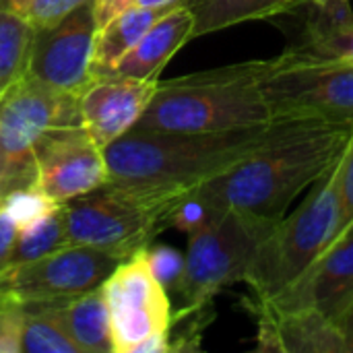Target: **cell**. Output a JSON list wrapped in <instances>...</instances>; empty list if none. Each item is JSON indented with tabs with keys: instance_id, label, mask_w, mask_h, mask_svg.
I'll return each mask as SVG.
<instances>
[{
	"instance_id": "cell-1",
	"label": "cell",
	"mask_w": 353,
	"mask_h": 353,
	"mask_svg": "<svg viewBox=\"0 0 353 353\" xmlns=\"http://www.w3.org/2000/svg\"><path fill=\"white\" fill-rule=\"evenodd\" d=\"M352 132L347 124L273 120L252 153L186 194L215 213L238 209L279 221L300 192L337 165Z\"/></svg>"
},
{
	"instance_id": "cell-2",
	"label": "cell",
	"mask_w": 353,
	"mask_h": 353,
	"mask_svg": "<svg viewBox=\"0 0 353 353\" xmlns=\"http://www.w3.org/2000/svg\"><path fill=\"white\" fill-rule=\"evenodd\" d=\"M269 126L225 132L128 130L103 147L108 184L186 194L252 153Z\"/></svg>"
},
{
	"instance_id": "cell-3",
	"label": "cell",
	"mask_w": 353,
	"mask_h": 353,
	"mask_svg": "<svg viewBox=\"0 0 353 353\" xmlns=\"http://www.w3.org/2000/svg\"><path fill=\"white\" fill-rule=\"evenodd\" d=\"M277 62L279 56L157 81L147 110L130 130L225 132L271 124L263 81Z\"/></svg>"
},
{
	"instance_id": "cell-4",
	"label": "cell",
	"mask_w": 353,
	"mask_h": 353,
	"mask_svg": "<svg viewBox=\"0 0 353 353\" xmlns=\"http://www.w3.org/2000/svg\"><path fill=\"white\" fill-rule=\"evenodd\" d=\"M341 234L343 225L335 165L312 184L302 205L294 213L283 215L261 242L242 281L250 292L244 304L269 302L283 294Z\"/></svg>"
},
{
	"instance_id": "cell-5",
	"label": "cell",
	"mask_w": 353,
	"mask_h": 353,
	"mask_svg": "<svg viewBox=\"0 0 353 353\" xmlns=\"http://www.w3.org/2000/svg\"><path fill=\"white\" fill-rule=\"evenodd\" d=\"M180 196L105 182L62 205L64 242L93 246L126 261L170 228V217Z\"/></svg>"
},
{
	"instance_id": "cell-6",
	"label": "cell",
	"mask_w": 353,
	"mask_h": 353,
	"mask_svg": "<svg viewBox=\"0 0 353 353\" xmlns=\"http://www.w3.org/2000/svg\"><path fill=\"white\" fill-rule=\"evenodd\" d=\"M277 221L246 211L225 209L188 234L184 273L176 288L180 310L209 308L213 298L244 281L261 242Z\"/></svg>"
},
{
	"instance_id": "cell-7",
	"label": "cell",
	"mask_w": 353,
	"mask_h": 353,
	"mask_svg": "<svg viewBox=\"0 0 353 353\" xmlns=\"http://www.w3.org/2000/svg\"><path fill=\"white\" fill-rule=\"evenodd\" d=\"M273 120H314L353 126V64L288 48L265 77Z\"/></svg>"
},
{
	"instance_id": "cell-8",
	"label": "cell",
	"mask_w": 353,
	"mask_h": 353,
	"mask_svg": "<svg viewBox=\"0 0 353 353\" xmlns=\"http://www.w3.org/2000/svg\"><path fill=\"white\" fill-rule=\"evenodd\" d=\"M122 263L120 256L66 244L41 259L0 271V288L23 304H62L93 292Z\"/></svg>"
},
{
	"instance_id": "cell-9",
	"label": "cell",
	"mask_w": 353,
	"mask_h": 353,
	"mask_svg": "<svg viewBox=\"0 0 353 353\" xmlns=\"http://www.w3.org/2000/svg\"><path fill=\"white\" fill-rule=\"evenodd\" d=\"M101 290L110 312L114 353H134L147 339L170 333L172 300L153 277L145 250L122 261Z\"/></svg>"
},
{
	"instance_id": "cell-10",
	"label": "cell",
	"mask_w": 353,
	"mask_h": 353,
	"mask_svg": "<svg viewBox=\"0 0 353 353\" xmlns=\"http://www.w3.org/2000/svg\"><path fill=\"white\" fill-rule=\"evenodd\" d=\"M35 186L54 203L87 194L108 182L103 149L93 143L81 124L48 130L31 149Z\"/></svg>"
},
{
	"instance_id": "cell-11",
	"label": "cell",
	"mask_w": 353,
	"mask_h": 353,
	"mask_svg": "<svg viewBox=\"0 0 353 353\" xmlns=\"http://www.w3.org/2000/svg\"><path fill=\"white\" fill-rule=\"evenodd\" d=\"M95 31L93 2L79 6L50 27L35 29L27 74L56 91L79 95L93 79L89 64Z\"/></svg>"
},
{
	"instance_id": "cell-12",
	"label": "cell",
	"mask_w": 353,
	"mask_h": 353,
	"mask_svg": "<svg viewBox=\"0 0 353 353\" xmlns=\"http://www.w3.org/2000/svg\"><path fill=\"white\" fill-rule=\"evenodd\" d=\"M64 124H81L79 95L56 91L29 74L0 95V145L10 159L31 157L39 137Z\"/></svg>"
},
{
	"instance_id": "cell-13",
	"label": "cell",
	"mask_w": 353,
	"mask_h": 353,
	"mask_svg": "<svg viewBox=\"0 0 353 353\" xmlns=\"http://www.w3.org/2000/svg\"><path fill=\"white\" fill-rule=\"evenodd\" d=\"M353 300V225L347 228L321 259L283 294L269 302L246 304L254 310H319L337 319Z\"/></svg>"
},
{
	"instance_id": "cell-14",
	"label": "cell",
	"mask_w": 353,
	"mask_h": 353,
	"mask_svg": "<svg viewBox=\"0 0 353 353\" xmlns=\"http://www.w3.org/2000/svg\"><path fill=\"white\" fill-rule=\"evenodd\" d=\"M157 81L93 77L79 93L81 126L93 143L103 149L126 134L147 110Z\"/></svg>"
},
{
	"instance_id": "cell-15",
	"label": "cell",
	"mask_w": 353,
	"mask_h": 353,
	"mask_svg": "<svg viewBox=\"0 0 353 353\" xmlns=\"http://www.w3.org/2000/svg\"><path fill=\"white\" fill-rule=\"evenodd\" d=\"M256 350L275 353H345L333 319L319 310H254Z\"/></svg>"
},
{
	"instance_id": "cell-16",
	"label": "cell",
	"mask_w": 353,
	"mask_h": 353,
	"mask_svg": "<svg viewBox=\"0 0 353 353\" xmlns=\"http://www.w3.org/2000/svg\"><path fill=\"white\" fill-rule=\"evenodd\" d=\"M192 25L194 21L190 10L180 2L120 58L108 77L157 81L161 68L172 60V56L192 39Z\"/></svg>"
},
{
	"instance_id": "cell-17",
	"label": "cell",
	"mask_w": 353,
	"mask_h": 353,
	"mask_svg": "<svg viewBox=\"0 0 353 353\" xmlns=\"http://www.w3.org/2000/svg\"><path fill=\"white\" fill-rule=\"evenodd\" d=\"M176 6H128L103 27L95 31L93 54L89 72L91 77H108L120 58L132 50V46L165 14Z\"/></svg>"
},
{
	"instance_id": "cell-18",
	"label": "cell",
	"mask_w": 353,
	"mask_h": 353,
	"mask_svg": "<svg viewBox=\"0 0 353 353\" xmlns=\"http://www.w3.org/2000/svg\"><path fill=\"white\" fill-rule=\"evenodd\" d=\"M192 14V39L248 21L273 19L304 6V0H182Z\"/></svg>"
},
{
	"instance_id": "cell-19",
	"label": "cell",
	"mask_w": 353,
	"mask_h": 353,
	"mask_svg": "<svg viewBox=\"0 0 353 353\" xmlns=\"http://www.w3.org/2000/svg\"><path fill=\"white\" fill-rule=\"evenodd\" d=\"M308 6L302 39L294 46L310 56L353 64V10L352 4L337 8Z\"/></svg>"
},
{
	"instance_id": "cell-20",
	"label": "cell",
	"mask_w": 353,
	"mask_h": 353,
	"mask_svg": "<svg viewBox=\"0 0 353 353\" xmlns=\"http://www.w3.org/2000/svg\"><path fill=\"white\" fill-rule=\"evenodd\" d=\"M54 306L81 353H114L110 312L101 288Z\"/></svg>"
},
{
	"instance_id": "cell-21",
	"label": "cell",
	"mask_w": 353,
	"mask_h": 353,
	"mask_svg": "<svg viewBox=\"0 0 353 353\" xmlns=\"http://www.w3.org/2000/svg\"><path fill=\"white\" fill-rule=\"evenodd\" d=\"M21 353H81L56 314L54 304H25Z\"/></svg>"
},
{
	"instance_id": "cell-22",
	"label": "cell",
	"mask_w": 353,
	"mask_h": 353,
	"mask_svg": "<svg viewBox=\"0 0 353 353\" xmlns=\"http://www.w3.org/2000/svg\"><path fill=\"white\" fill-rule=\"evenodd\" d=\"M33 31L19 12L0 8V95L27 74Z\"/></svg>"
},
{
	"instance_id": "cell-23",
	"label": "cell",
	"mask_w": 353,
	"mask_h": 353,
	"mask_svg": "<svg viewBox=\"0 0 353 353\" xmlns=\"http://www.w3.org/2000/svg\"><path fill=\"white\" fill-rule=\"evenodd\" d=\"M62 246H66L64 215H62V205H58L56 209L41 215L27 228L19 230V236L14 240V246H12L10 259H8V267L31 263V261L41 259Z\"/></svg>"
},
{
	"instance_id": "cell-24",
	"label": "cell",
	"mask_w": 353,
	"mask_h": 353,
	"mask_svg": "<svg viewBox=\"0 0 353 353\" xmlns=\"http://www.w3.org/2000/svg\"><path fill=\"white\" fill-rule=\"evenodd\" d=\"M0 203L6 209V213L12 217V221L17 223L19 230L27 228L29 223H33L35 219H39L41 215H46L58 207V203L50 201L35 184L10 192Z\"/></svg>"
},
{
	"instance_id": "cell-25",
	"label": "cell",
	"mask_w": 353,
	"mask_h": 353,
	"mask_svg": "<svg viewBox=\"0 0 353 353\" xmlns=\"http://www.w3.org/2000/svg\"><path fill=\"white\" fill-rule=\"evenodd\" d=\"M145 259L149 263V269L153 273V277L159 281V285L168 292L174 294L182 273H184V254L178 252L172 246H147L145 248Z\"/></svg>"
},
{
	"instance_id": "cell-26",
	"label": "cell",
	"mask_w": 353,
	"mask_h": 353,
	"mask_svg": "<svg viewBox=\"0 0 353 353\" xmlns=\"http://www.w3.org/2000/svg\"><path fill=\"white\" fill-rule=\"evenodd\" d=\"M25 304L0 288V353H21Z\"/></svg>"
},
{
	"instance_id": "cell-27",
	"label": "cell",
	"mask_w": 353,
	"mask_h": 353,
	"mask_svg": "<svg viewBox=\"0 0 353 353\" xmlns=\"http://www.w3.org/2000/svg\"><path fill=\"white\" fill-rule=\"evenodd\" d=\"M93 0H29L19 14L33 27V29H43L54 23H58L62 17L68 12L77 10L83 4H89Z\"/></svg>"
},
{
	"instance_id": "cell-28",
	"label": "cell",
	"mask_w": 353,
	"mask_h": 353,
	"mask_svg": "<svg viewBox=\"0 0 353 353\" xmlns=\"http://www.w3.org/2000/svg\"><path fill=\"white\" fill-rule=\"evenodd\" d=\"M337 192L341 207V225L345 232L353 225V132L337 163Z\"/></svg>"
},
{
	"instance_id": "cell-29",
	"label": "cell",
	"mask_w": 353,
	"mask_h": 353,
	"mask_svg": "<svg viewBox=\"0 0 353 353\" xmlns=\"http://www.w3.org/2000/svg\"><path fill=\"white\" fill-rule=\"evenodd\" d=\"M17 236H19V228L0 203V271L8 267V259Z\"/></svg>"
},
{
	"instance_id": "cell-30",
	"label": "cell",
	"mask_w": 353,
	"mask_h": 353,
	"mask_svg": "<svg viewBox=\"0 0 353 353\" xmlns=\"http://www.w3.org/2000/svg\"><path fill=\"white\" fill-rule=\"evenodd\" d=\"M128 6H132V0H93V14H95L97 29L103 27L116 14H120L122 10H126Z\"/></svg>"
},
{
	"instance_id": "cell-31",
	"label": "cell",
	"mask_w": 353,
	"mask_h": 353,
	"mask_svg": "<svg viewBox=\"0 0 353 353\" xmlns=\"http://www.w3.org/2000/svg\"><path fill=\"white\" fill-rule=\"evenodd\" d=\"M335 325H337L339 335L343 339L345 353H353V300L345 306V310L335 319Z\"/></svg>"
},
{
	"instance_id": "cell-32",
	"label": "cell",
	"mask_w": 353,
	"mask_h": 353,
	"mask_svg": "<svg viewBox=\"0 0 353 353\" xmlns=\"http://www.w3.org/2000/svg\"><path fill=\"white\" fill-rule=\"evenodd\" d=\"M304 4L319 6V8H337V6H347L350 0H304Z\"/></svg>"
},
{
	"instance_id": "cell-33",
	"label": "cell",
	"mask_w": 353,
	"mask_h": 353,
	"mask_svg": "<svg viewBox=\"0 0 353 353\" xmlns=\"http://www.w3.org/2000/svg\"><path fill=\"white\" fill-rule=\"evenodd\" d=\"M182 0H132L134 6H178Z\"/></svg>"
},
{
	"instance_id": "cell-34",
	"label": "cell",
	"mask_w": 353,
	"mask_h": 353,
	"mask_svg": "<svg viewBox=\"0 0 353 353\" xmlns=\"http://www.w3.org/2000/svg\"><path fill=\"white\" fill-rule=\"evenodd\" d=\"M10 157H8V153L2 149V145H0V182L4 180V176H6V172H8V168H10Z\"/></svg>"
},
{
	"instance_id": "cell-35",
	"label": "cell",
	"mask_w": 353,
	"mask_h": 353,
	"mask_svg": "<svg viewBox=\"0 0 353 353\" xmlns=\"http://www.w3.org/2000/svg\"><path fill=\"white\" fill-rule=\"evenodd\" d=\"M29 0H0V8H4V10H14V12H19L25 4H27Z\"/></svg>"
}]
</instances>
